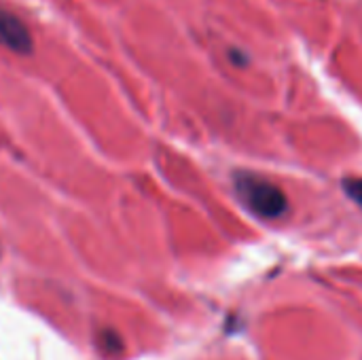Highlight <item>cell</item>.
Here are the masks:
<instances>
[{"label": "cell", "mask_w": 362, "mask_h": 360, "mask_svg": "<svg viewBox=\"0 0 362 360\" xmlns=\"http://www.w3.org/2000/svg\"><path fill=\"white\" fill-rule=\"evenodd\" d=\"M235 191L244 206L261 219H278L288 210L284 191L259 174L240 172L235 176Z\"/></svg>", "instance_id": "cell-1"}, {"label": "cell", "mask_w": 362, "mask_h": 360, "mask_svg": "<svg viewBox=\"0 0 362 360\" xmlns=\"http://www.w3.org/2000/svg\"><path fill=\"white\" fill-rule=\"evenodd\" d=\"M344 191L352 202H356L362 208V178H346L344 180Z\"/></svg>", "instance_id": "cell-3"}, {"label": "cell", "mask_w": 362, "mask_h": 360, "mask_svg": "<svg viewBox=\"0 0 362 360\" xmlns=\"http://www.w3.org/2000/svg\"><path fill=\"white\" fill-rule=\"evenodd\" d=\"M231 59L235 62V64H246V55H242V51H231Z\"/></svg>", "instance_id": "cell-4"}, {"label": "cell", "mask_w": 362, "mask_h": 360, "mask_svg": "<svg viewBox=\"0 0 362 360\" xmlns=\"http://www.w3.org/2000/svg\"><path fill=\"white\" fill-rule=\"evenodd\" d=\"M0 45L21 55H28L32 51V36L25 23L2 6H0Z\"/></svg>", "instance_id": "cell-2"}]
</instances>
